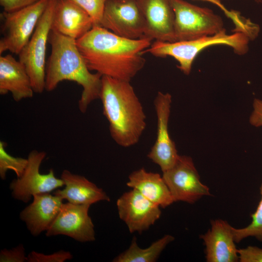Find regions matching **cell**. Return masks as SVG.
<instances>
[{
  "instance_id": "cell-29",
  "label": "cell",
  "mask_w": 262,
  "mask_h": 262,
  "mask_svg": "<svg viewBox=\"0 0 262 262\" xmlns=\"http://www.w3.org/2000/svg\"><path fill=\"white\" fill-rule=\"evenodd\" d=\"M249 122L254 127H262V99H254L253 110L249 116Z\"/></svg>"
},
{
  "instance_id": "cell-17",
  "label": "cell",
  "mask_w": 262,
  "mask_h": 262,
  "mask_svg": "<svg viewBox=\"0 0 262 262\" xmlns=\"http://www.w3.org/2000/svg\"><path fill=\"white\" fill-rule=\"evenodd\" d=\"M33 201L20 213V219L33 236L47 231L63 204V199L49 193L35 195Z\"/></svg>"
},
{
  "instance_id": "cell-9",
  "label": "cell",
  "mask_w": 262,
  "mask_h": 262,
  "mask_svg": "<svg viewBox=\"0 0 262 262\" xmlns=\"http://www.w3.org/2000/svg\"><path fill=\"white\" fill-rule=\"evenodd\" d=\"M46 156L43 151L32 150L28 156V164L22 176L13 180L9 185L12 197L24 203L35 195L49 193L64 185L63 180L56 178L53 169L47 174H41L39 169Z\"/></svg>"
},
{
  "instance_id": "cell-6",
  "label": "cell",
  "mask_w": 262,
  "mask_h": 262,
  "mask_svg": "<svg viewBox=\"0 0 262 262\" xmlns=\"http://www.w3.org/2000/svg\"><path fill=\"white\" fill-rule=\"evenodd\" d=\"M57 0H49L28 43L18 54L31 79L34 93L45 90L46 49Z\"/></svg>"
},
{
  "instance_id": "cell-3",
  "label": "cell",
  "mask_w": 262,
  "mask_h": 262,
  "mask_svg": "<svg viewBox=\"0 0 262 262\" xmlns=\"http://www.w3.org/2000/svg\"><path fill=\"white\" fill-rule=\"evenodd\" d=\"M102 76L99 98L113 139L125 147L137 144L146 128V116L132 86Z\"/></svg>"
},
{
  "instance_id": "cell-5",
  "label": "cell",
  "mask_w": 262,
  "mask_h": 262,
  "mask_svg": "<svg viewBox=\"0 0 262 262\" xmlns=\"http://www.w3.org/2000/svg\"><path fill=\"white\" fill-rule=\"evenodd\" d=\"M175 14L176 41H189L216 34L225 28L221 16L206 7L184 0H170Z\"/></svg>"
},
{
  "instance_id": "cell-10",
  "label": "cell",
  "mask_w": 262,
  "mask_h": 262,
  "mask_svg": "<svg viewBox=\"0 0 262 262\" xmlns=\"http://www.w3.org/2000/svg\"><path fill=\"white\" fill-rule=\"evenodd\" d=\"M100 26L130 39L145 36V22L136 0H106Z\"/></svg>"
},
{
  "instance_id": "cell-24",
  "label": "cell",
  "mask_w": 262,
  "mask_h": 262,
  "mask_svg": "<svg viewBox=\"0 0 262 262\" xmlns=\"http://www.w3.org/2000/svg\"><path fill=\"white\" fill-rule=\"evenodd\" d=\"M82 8L92 18L94 26H100L106 0H70Z\"/></svg>"
},
{
  "instance_id": "cell-2",
  "label": "cell",
  "mask_w": 262,
  "mask_h": 262,
  "mask_svg": "<svg viewBox=\"0 0 262 262\" xmlns=\"http://www.w3.org/2000/svg\"><path fill=\"white\" fill-rule=\"evenodd\" d=\"M51 53L46 64L45 90H54L63 81H73L82 88L78 107L84 113L90 104L99 98L102 75L92 73L76 44V40L51 30Z\"/></svg>"
},
{
  "instance_id": "cell-25",
  "label": "cell",
  "mask_w": 262,
  "mask_h": 262,
  "mask_svg": "<svg viewBox=\"0 0 262 262\" xmlns=\"http://www.w3.org/2000/svg\"><path fill=\"white\" fill-rule=\"evenodd\" d=\"M73 258L69 251L59 250L50 254H44L34 251L31 252L27 256L28 262H64Z\"/></svg>"
},
{
  "instance_id": "cell-11",
  "label": "cell",
  "mask_w": 262,
  "mask_h": 262,
  "mask_svg": "<svg viewBox=\"0 0 262 262\" xmlns=\"http://www.w3.org/2000/svg\"><path fill=\"white\" fill-rule=\"evenodd\" d=\"M171 103L172 96L168 93L158 92L154 100L157 121V137L147 157L159 166L163 172L171 168L179 156L168 131Z\"/></svg>"
},
{
  "instance_id": "cell-4",
  "label": "cell",
  "mask_w": 262,
  "mask_h": 262,
  "mask_svg": "<svg viewBox=\"0 0 262 262\" xmlns=\"http://www.w3.org/2000/svg\"><path fill=\"white\" fill-rule=\"evenodd\" d=\"M249 41L243 33L234 32L228 34L224 29L214 35L192 40L173 42L155 40L142 54L149 53L157 57H173L179 64L177 67L188 75L195 58L206 48L214 45H226L232 48L235 53L244 55L248 50Z\"/></svg>"
},
{
  "instance_id": "cell-30",
  "label": "cell",
  "mask_w": 262,
  "mask_h": 262,
  "mask_svg": "<svg viewBox=\"0 0 262 262\" xmlns=\"http://www.w3.org/2000/svg\"><path fill=\"white\" fill-rule=\"evenodd\" d=\"M210 2L212 4L215 5L221 9L222 11L225 13L227 17L230 18L231 20L233 19L234 16V10H229L225 6L221 3L220 0H200Z\"/></svg>"
},
{
  "instance_id": "cell-22",
  "label": "cell",
  "mask_w": 262,
  "mask_h": 262,
  "mask_svg": "<svg viewBox=\"0 0 262 262\" xmlns=\"http://www.w3.org/2000/svg\"><path fill=\"white\" fill-rule=\"evenodd\" d=\"M261 200L255 212L251 214L252 221L247 226L241 229L233 227L235 243H239L247 237H254L262 242V183L260 187Z\"/></svg>"
},
{
  "instance_id": "cell-16",
  "label": "cell",
  "mask_w": 262,
  "mask_h": 262,
  "mask_svg": "<svg viewBox=\"0 0 262 262\" xmlns=\"http://www.w3.org/2000/svg\"><path fill=\"white\" fill-rule=\"evenodd\" d=\"M94 26L89 15L70 0H57L54 12L51 30L77 40Z\"/></svg>"
},
{
  "instance_id": "cell-1",
  "label": "cell",
  "mask_w": 262,
  "mask_h": 262,
  "mask_svg": "<svg viewBox=\"0 0 262 262\" xmlns=\"http://www.w3.org/2000/svg\"><path fill=\"white\" fill-rule=\"evenodd\" d=\"M152 40L125 38L95 25L76 40V44L90 71L131 82L144 67L146 60L142 52Z\"/></svg>"
},
{
  "instance_id": "cell-21",
  "label": "cell",
  "mask_w": 262,
  "mask_h": 262,
  "mask_svg": "<svg viewBox=\"0 0 262 262\" xmlns=\"http://www.w3.org/2000/svg\"><path fill=\"white\" fill-rule=\"evenodd\" d=\"M175 238L166 234L155 241L147 248L140 247L133 237L129 248L116 256L114 262H155L163 250Z\"/></svg>"
},
{
  "instance_id": "cell-27",
  "label": "cell",
  "mask_w": 262,
  "mask_h": 262,
  "mask_svg": "<svg viewBox=\"0 0 262 262\" xmlns=\"http://www.w3.org/2000/svg\"><path fill=\"white\" fill-rule=\"evenodd\" d=\"M239 262H262V248L256 246H248L238 249Z\"/></svg>"
},
{
  "instance_id": "cell-28",
  "label": "cell",
  "mask_w": 262,
  "mask_h": 262,
  "mask_svg": "<svg viewBox=\"0 0 262 262\" xmlns=\"http://www.w3.org/2000/svg\"><path fill=\"white\" fill-rule=\"evenodd\" d=\"M41 0H0V5L5 12H12L28 7Z\"/></svg>"
},
{
  "instance_id": "cell-8",
  "label": "cell",
  "mask_w": 262,
  "mask_h": 262,
  "mask_svg": "<svg viewBox=\"0 0 262 262\" xmlns=\"http://www.w3.org/2000/svg\"><path fill=\"white\" fill-rule=\"evenodd\" d=\"M162 177L174 202L194 204L202 197L211 195L209 188L200 181L190 156L179 155L175 164L163 172Z\"/></svg>"
},
{
  "instance_id": "cell-12",
  "label": "cell",
  "mask_w": 262,
  "mask_h": 262,
  "mask_svg": "<svg viewBox=\"0 0 262 262\" xmlns=\"http://www.w3.org/2000/svg\"><path fill=\"white\" fill-rule=\"evenodd\" d=\"M90 206L63 203L59 213L46 231V236L64 235L80 242L94 241V226L88 214Z\"/></svg>"
},
{
  "instance_id": "cell-18",
  "label": "cell",
  "mask_w": 262,
  "mask_h": 262,
  "mask_svg": "<svg viewBox=\"0 0 262 262\" xmlns=\"http://www.w3.org/2000/svg\"><path fill=\"white\" fill-rule=\"evenodd\" d=\"M8 93L16 102L32 98L34 93L24 66L9 54L0 56V94Z\"/></svg>"
},
{
  "instance_id": "cell-31",
  "label": "cell",
  "mask_w": 262,
  "mask_h": 262,
  "mask_svg": "<svg viewBox=\"0 0 262 262\" xmlns=\"http://www.w3.org/2000/svg\"><path fill=\"white\" fill-rule=\"evenodd\" d=\"M254 1L258 2V3H261L262 2V0H253Z\"/></svg>"
},
{
  "instance_id": "cell-23",
  "label": "cell",
  "mask_w": 262,
  "mask_h": 262,
  "mask_svg": "<svg viewBox=\"0 0 262 262\" xmlns=\"http://www.w3.org/2000/svg\"><path fill=\"white\" fill-rule=\"evenodd\" d=\"M6 146L5 142L0 141V177L5 180L7 171L12 170L19 178L27 165L28 159L12 156L6 151Z\"/></svg>"
},
{
  "instance_id": "cell-20",
  "label": "cell",
  "mask_w": 262,
  "mask_h": 262,
  "mask_svg": "<svg viewBox=\"0 0 262 262\" xmlns=\"http://www.w3.org/2000/svg\"><path fill=\"white\" fill-rule=\"evenodd\" d=\"M127 185L163 208L175 202L162 176L147 172L144 168L131 173Z\"/></svg>"
},
{
  "instance_id": "cell-7",
  "label": "cell",
  "mask_w": 262,
  "mask_h": 262,
  "mask_svg": "<svg viewBox=\"0 0 262 262\" xmlns=\"http://www.w3.org/2000/svg\"><path fill=\"white\" fill-rule=\"evenodd\" d=\"M49 0H41L14 12L0 13V55L6 51L18 55L31 39Z\"/></svg>"
},
{
  "instance_id": "cell-13",
  "label": "cell",
  "mask_w": 262,
  "mask_h": 262,
  "mask_svg": "<svg viewBox=\"0 0 262 262\" xmlns=\"http://www.w3.org/2000/svg\"><path fill=\"white\" fill-rule=\"evenodd\" d=\"M120 218L131 233L148 229L160 217V207L134 189L123 194L117 200Z\"/></svg>"
},
{
  "instance_id": "cell-19",
  "label": "cell",
  "mask_w": 262,
  "mask_h": 262,
  "mask_svg": "<svg viewBox=\"0 0 262 262\" xmlns=\"http://www.w3.org/2000/svg\"><path fill=\"white\" fill-rule=\"evenodd\" d=\"M65 187L58 189L53 194L74 204L92 205L101 201H110V199L103 190L85 177L64 170L60 178Z\"/></svg>"
},
{
  "instance_id": "cell-26",
  "label": "cell",
  "mask_w": 262,
  "mask_h": 262,
  "mask_svg": "<svg viewBox=\"0 0 262 262\" xmlns=\"http://www.w3.org/2000/svg\"><path fill=\"white\" fill-rule=\"evenodd\" d=\"M25 249L22 244L10 249H3L0 252V262H27Z\"/></svg>"
},
{
  "instance_id": "cell-15",
  "label": "cell",
  "mask_w": 262,
  "mask_h": 262,
  "mask_svg": "<svg viewBox=\"0 0 262 262\" xmlns=\"http://www.w3.org/2000/svg\"><path fill=\"white\" fill-rule=\"evenodd\" d=\"M200 238L205 246L207 262H237L239 261L235 245L233 227L221 219L211 221V228Z\"/></svg>"
},
{
  "instance_id": "cell-14",
  "label": "cell",
  "mask_w": 262,
  "mask_h": 262,
  "mask_svg": "<svg viewBox=\"0 0 262 262\" xmlns=\"http://www.w3.org/2000/svg\"><path fill=\"white\" fill-rule=\"evenodd\" d=\"M145 22V36L164 42L176 41L175 14L170 0H136Z\"/></svg>"
}]
</instances>
